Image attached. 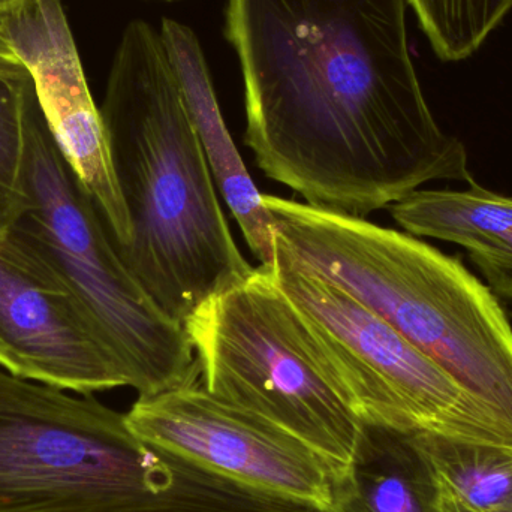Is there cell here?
<instances>
[{
    "instance_id": "obj_1",
    "label": "cell",
    "mask_w": 512,
    "mask_h": 512,
    "mask_svg": "<svg viewBox=\"0 0 512 512\" xmlns=\"http://www.w3.org/2000/svg\"><path fill=\"white\" fill-rule=\"evenodd\" d=\"M408 0H228L245 141L306 204L366 218L435 180L472 182L468 152L421 89Z\"/></svg>"
},
{
    "instance_id": "obj_2",
    "label": "cell",
    "mask_w": 512,
    "mask_h": 512,
    "mask_svg": "<svg viewBox=\"0 0 512 512\" xmlns=\"http://www.w3.org/2000/svg\"><path fill=\"white\" fill-rule=\"evenodd\" d=\"M99 110L131 222L120 255L185 327L255 268L237 248L161 33L147 21L123 30Z\"/></svg>"
},
{
    "instance_id": "obj_3",
    "label": "cell",
    "mask_w": 512,
    "mask_h": 512,
    "mask_svg": "<svg viewBox=\"0 0 512 512\" xmlns=\"http://www.w3.org/2000/svg\"><path fill=\"white\" fill-rule=\"evenodd\" d=\"M274 259L343 289L512 430V327L460 259L357 216L262 195Z\"/></svg>"
},
{
    "instance_id": "obj_4",
    "label": "cell",
    "mask_w": 512,
    "mask_h": 512,
    "mask_svg": "<svg viewBox=\"0 0 512 512\" xmlns=\"http://www.w3.org/2000/svg\"><path fill=\"white\" fill-rule=\"evenodd\" d=\"M0 512H277L138 438L92 396L0 367Z\"/></svg>"
},
{
    "instance_id": "obj_5",
    "label": "cell",
    "mask_w": 512,
    "mask_h": 512,
    "mask_svg": "<svg viewBox=\"0 0 512 512\" xmlns=\"http://www.w3.org/2000/svg\"><path fill=\"white\" fill-rule=\"evenodd\" d=\"M27 206L12 230L65 277L138 397L191 387L201 376L185 327L123 261L95 201L57 146L35 87L26 119Z\"/></svg>"
},
{
    "instance_id": "obj_6",
    "label": "cell",
    "mask_w": 512,
    "mask_h": 512,
    "mask_svg": "<svg viewBox=\"0 0 512 512\" xmlns=\"http://www.w3.org/2000/svg\"><path fill=\"white\" fill-rule=\"evenodd\" d=\"M316 366L363 424L512 450V430L352 295L274 259Z\"/></svg>"
},
{
    "instance_id": "obj_7",
    "label": "cell",
    "mask_w": 512,
    "mask_h": 512,
    "mask_svg": "<svg viewBox=\"0 0 512 512\" xmlns=\"http://www.w3.org/2000/svg\"><path fill=\"white\" fill-rule=\"evenodd\" d=\"M185 330L210 394L300 439L345 481L363 423L313 361L270 265L204 301Z\"/></svg>"
},
{
    "instance_id": "obj_8",
    "label": "cell",
    "mask_w": 512,
    "mask_h": 512,
    "mask_svg": "<svg viewBox=\"0 0 512 512\" xmlns=\"http://www.w3.org/2000/svg\"><path fill=\"white\" fill-rule=\"evenodd\" d=\"M132 432L237 486L318 512L340 511L342 481L312 448L201 384L138 397Z\"/></svg>"
},
{
    "instance_id": "obj_9",
    "label": "cell",
    "mask_w": 512,
    "mask_h": 512,
    "mask_svg": "<svg viewBox=\"0 0 512 512\" xmlns=\"http://www.w3.org/2000/svg\"><path fill=\"white\" fill-rule=\"evenodd\" d=\"M0 367L84 396L129 387L74 289L12 228L0 230Z\"/></svg>"
},
{
    "instance_id": "obj_10",
    "label": "cell",
    "mask_w": 512,
    "mask_h": 512,
    "mask_svg": "<svg viewBox=\"0 0 512 512\" xmlns=\"http://www.w3.org/2000/svg\"><path fill=\"white\" fill-rule=\"evenodd\" d=\"M3 26L32 77L39 108L66 161L95 201L117 249L131 240L128 210L114 176L107 132L60 0H20Z\"/></svg>"
},
{
    "instance_id": "obj_11",
    "label": "cell",
    "mask_w": 512,
    "mask_h": 512,
    "mask_svg": "<svg viewBox=\"0 0 512 512\" xmlns=\"http://www.w3.org/2000/svg\"><path fill=\"white\" fill-rule=\"evenodd\" d=\"M159 33L221 197L252 254L261 265L273 264V222L228 131L198 36L191 27L171 18L162 20Z\"/></svg>"
},
{
    "instance_id": "obj_12",
    "label": "cell",
    "mask_w": 512,
    "mask_h": 512,
    "mask_svg": "<svg viewBox=\"0 0 512 512\" xmlns=\"http://www.w3.org/2000/svg\"><path fill=\"white\" fill-rule=\"evenodd\" d=\"M466 191L417 189L394 203V221L414 237L462 246L493 294L512 298V198L469 182Z\"/></svg>"
},
{
    "instance_id": "obj_13",
    "label": "cell",
    "mask_w": 512,
    "mask_h": 512,
    "mask_svg": "<svg viewBox=\"0 0 512 512\" xmlns=\"http://www.w3.org/2000/svg\"><path fill=\"white\" fill-rule=\"evenodd\" d=\"M441 489L412 435L363 424L339 512H438Z\"/></svg>"
},
{
    "instance_id": "obj_14",
    "label": "cell",
    "mask_w": 512,
    "mask_h": 512,
    "mask_svg": "<svg viewBox=\"0 0 512 512\" xmlns=\"http://www.w3.org/2000/svg\"><path fill=\"white\" fill-rule=\"evenodd\" d=\"M439 489L471 512L512 510V450L412 435Z\"/></svg>"
},
{
    "instance_id": "obj_15",
    "label": "cell",
    "mask_w": 512,
    "mask_h": 512,
    "mask_svg": "<svg viewBox=\"0 0 512 512\" xmlns=\"http://www.w3.org/2000/svg\"><path fill=\"white\" fill-rule=\"evenodd\" d=\"M435 53L460 62L480 50L512 9V0H408Z\"/></svg>"
},
{
    "instance_id": "obj_16",
    "label": "cell",
    "mask_w": 512,
    "mask_h": 512,
    "mask_svg": "<svg viewBox=\"0 0 512 512\" xmlns=\"http://www.w3.org/2000/svg\"><path fill=\"white\" fill-rule=\"evenodd\" d=\"M33 81L0 74V230H9L27 206L26 119Z\"/></svg>"
},
{
    "instance_id": "obj_17",
    "label": "cell",
    "mask_w": 512,
    "mask_h": 512,
    "mask_svg": "<svg viewBox=\"0 0 512 512\" xmlns=\"http://www.w3.org/2000/svg\"><path fill=\"white\" fill-rule=\"evenodd\" d=\"M0 74L9 75V77H20V75L27 74V69L18 59L17 53L6 35L5 26H3V9H0Z\"/></svg>"
},
{
    "instance_id": "obj_18",
    "label": "cell",
    "mask_w": 512,
    "mask_h": 512,
    "mask_svg": "<svg viewBox=\"0 0 512 512\" xmlns=\"http://www.w3.org/2000/svg\"><path fill=\"white\" fill-rule=\"evenodd\" d=\"M441 498L442 502H444L445 507L450 510V512H471L468 510H465V508L460 507L457 502H454L453 499L448 498V496H445L444 493L441 492ZM498 512H512V510H505V511H498Z\"/></svg>"
},
{
    "instance_id": "obj_19",
    "label": "cell",
    "mask_w": 512,
    "mask_h": 512,
    "mask_svg": "<svg viewBox=\"0 0 512 512\" xmlns=\"http://www.w3.org/2000/svg\"><path fill=\"white\" fill-rule=\"evenodd\" d=\"M20 2V0H0V9L11 8L15 3Z\"/></svg>"
},
{
    "instance_id": "obj_20",
    "label": "cell",
    "mask_w": 512,
    "mask_h": 512,
    "mask_svg": "<svg viewBox=\"0 0 512 512\" xmlns=\"http://www.w3.org/2000/svg\"><path fill=\"white\" fill-rule=\"evenodd\" d=\"M438 512H450L447 507H445L444 502H442V498H439V507Z\"/></svg>"
},
{
    "instance_id": "obj_21",
    "label": "cell",
    "mask_w": 512,
    "mask_h": 512,
    "mask_svg": "<svg viewBox=\"0 0 512 512\" xmlns=\"http://www.w3.org/2000/svg\"><path fill=\"white\" fill-rule=\"evenodd\" d=\"M167 2H171V0H167Z\"/></svg>"
}]
</instances>
